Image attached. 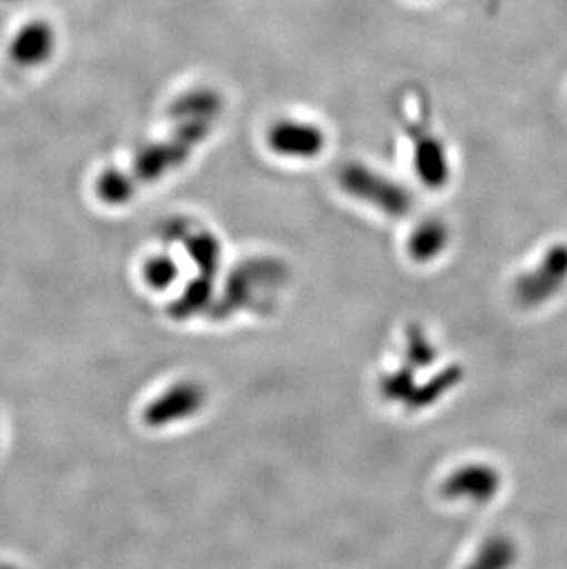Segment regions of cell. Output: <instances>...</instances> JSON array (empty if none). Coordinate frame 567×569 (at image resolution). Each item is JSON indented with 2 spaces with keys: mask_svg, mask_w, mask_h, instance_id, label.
I'll return each mask as SVG.
<instances>
[{
  "mask_svg": "<svg viewBox=\"0 0 567 569\" xmlns=\"http://www.w3.org/2000/svg\"><path fill=\"white\" fill-rule=\"evenodd\" d=\"M513 562V546L507 542H496L468 569H509Z\"/></svg>",
  "mask_w": 567,
  "mask_h": 569,
  "instance_id": "cell-2",
  "label": "cell"
},
{
  "mask_svg": "<svg viewBox=\"0 0 567 569\" xmlns=\"http://www.w3.org/2000/svg\"><path fill=\"white\" fill-rule=\"evenodd\" d=\"M567 280V246L549 249L540 263L525 274L519 293L525 301H544Z\"/></svg>",
  "mask_w": 567,
  "mask_h": 569,
  "instance_id": "cell-1",
  "label": "cell"
}]
</instances>
